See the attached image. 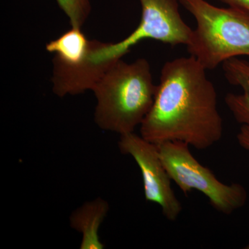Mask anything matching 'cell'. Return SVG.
Listing matches in <instances>:
<instances>
[{"label": "cell", "mask_w": 249, "mask_h": 249, "mask_svg": "<svg viewBox=\"0 0 249 249\" xmlns=\"http://www.w3.org/2000/svg\"><path fill=\"white\" fill-rule=\"evenodd\" d=\"M206 70L194 57L165 62L155 101L141 124V135L153 143L180 142L206 150L222 138L217 95Z\"/></svg>", "instance_id": "obj_1"}, {"label": "cell", "mask_w": 249, "mask_h": 249, "mask_svg": "<svg viewBox=\"0 0 249 249\" xmlns=\"http://www.w3.org/2000/svg\"><path fill=\"white\" fill-rule=\"evenodd\" d=\"M157 89L146 59L132 63L118 59L92 89L96 124L120 135L134 132L151 109Z\"/></svg>", "instance_id": "obj_2"}, {"label": "cell", "mask_w": 249, "mask_h": 249, "mask_svg": "<svg viewBox=\"0 0 249 249\" xmlns=\"http://www.w3.org/2000/svg\"><path fill=\"white\" fill-rule=\"evenodd\" d=\"M196 19L186 45L206 70H213L232 58L249 55V12L240 8H219L206 0H178Z\"/></svg>", "instance_id": "obj_3"}, {"label": "cell", "mask_w": 249, "mask_h": 249, "mask_svg": "<svg viewBox=\"0 0 249 249\" xmlns=\"http://www.w3.org/2000/svg\"><path fill=\"white\" fill-rule=\"evenodd\" d=\"M157 146L170 178L185 195L200 192L214 209L225 214H232L245 206L248 198L245 187L240 183L226 184L219 181L209 168L196 160L188 144L170 142Z\"/></svg>", "instance_id": "obj_4"}, {"label": "cell", "mask_w": 249, "mask_h": 249, "mask_svg": "<svg viewBox=\"0 0 249 249\" xmlns=\"http://www.w3.org/2000/svg\"><path fill=\"white\" fill-rule=\"evenodd\" d=\"M142 18L138 27L116 43L98 42L94 57L98 61L122 58L134 45L145 39L159 41L172 47L188 45L193 29L183 21L178 0H139Z\"/></svg>", "instance_id": "obj_5"}, {"label": "cell", "mask_w": 249, "mask_h": 249, "mask_svg": "<svg viewBox=\"0 0 249 249\" xmlns=\"http://www.w3.org/2000/svg\"><path fill=\"white\" fill-rule=\"evenodd\" d=\"M120 136L119 150L124 155L131 156L140 168L145 199L159 205L167 219L176 220L182 211V206L172 188L171 178L162 162L157 144L134 132Z\"/></svg>", "instance_id": "obj_6"}, {"label": "cell", "mask_w": 249, "mask_h": 249, "mask_svg": "<svg viewBox=\"0 0 249 249\" xmlns=\"http://www.w3.org/2000/svg\"><path fill=\"white\" fill-rule=\"evenodd\" d=\"M96 41L93 40L91 52L81 62L65 65L53 60V91L59 97L68 94H80L88 90H92L116 60L101 62L96 60L93 56Z\"/></svg>", "instance_id": "obj_7"}, {"label": "cell", "mask_w": 249, "mask_h": 249, "mask_svg": "<svg viewBox=\"0 0 249 249\" xmlns=\"http://www.w3.org/2000/svg\"><path fill=\"white\" fill-rule=\"evenodd\" d=\"M222 70L227 81L242 90L241 93H227L226 105L237 123L249 127V62L231 58L223 62Z\"/></svg>", "instance_id": "obj_8"}, {"label": "cell", "mask_w": 249, "mask_h": 249, "mask_svg": "<svg viewBox=\"0 0 249 249\" xmlns=\"http://www.w3.org/2000/svg\"><path fill=\"white\" fill-rule=\"evenodd\" d=\"M109 211V204L101 198L85 203L70 217V224L83 235L80 248L103 249L98 231Z\"/></svg>", "instance_id": "obj_9"}, {"label": "cell", "mask_w": 249, "mask_h": 249, "mask_svg": "<svg viewBox=\"0 0 249 249\" xmlns=\"http://www.w3.org/2000/svg\"><path fill=\"white\" fill-rule=\"evenodd\" d=\"M92 42L87 38L81 29L71 27L58 38L48 42L46 50L54 53V61L72 65L88 56L92 48Z\"/></svg>", "instance_id": "obj_10"}, {"label": "cell", "mask_w": 249, "mask_h": 249, "mask_svg": "<svg viewBox=\"0 0 249 249\" xmlns=\"http://www.w3.org/2000/svg\"><path fill=\"white\" fill-rule=\"evenodd\" d=\"M59 7L67 15L71 27H83L91 13L89 0H56Z\"/></svg>", "instance_id": "obj_11"}, {"label": "cell", "mask_w": 249, "mask_h": 249, "mask_svg": "<svg viewBox=\"0 0 249 249\" xmlns=\"http://www.w3.org/2000/svg\"><path fill=\"white\" fill-rule=\"evenodd\" d=\"M237 140L242 148L249 152V127L241 125L240 130L237 134Z\"/></svg>", "instance_id": "obj_12"}, {"label": "cell", "mask_w": 249, "mask_h": 249, "mask_svg": "<svg viewBox=\"0 0 249 249\" xmlns=\"http://www.w3.org/2000/svg\"><path fill=\"white\" fill-rule=\"evenodd\" d=\"M232 7L240 8L249 12V0H219Z\"/></svg>", "instance_id": "obj_13"}, {"label": "cell", "mask_w": 249, "mask_h": 249, "mask_svg": "<svg viewBox=\"0 0 249 249\" xmlns=\"http://www.w3.org/2000/svg\"><path fill=\"white\" fill-rule=\"evenodd\" d=\"M245 249H249V245H247V247H245Z\"/></svg>", "instance_id": "obj_14"}]
</instances>
